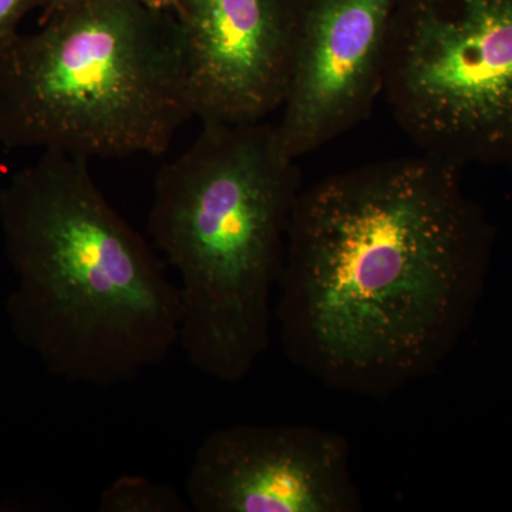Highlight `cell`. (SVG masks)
Returning <instances> with one entry per match:
<instances>
[{"instance_id": "11", "label": "cell", "mask_w": 512, "mask_h": 512, "mask_svg": "<svg viewBox=\"0 0 512 512\" xmlns=\"http://www.w3.org/2000/svg\"><path fill=\"white\" fill-rule=\"evenodd\" d=\"M80 2H83V0H49V3L45 6V12H43L42 18H40V25H43L47 20L62 15L67 10L79 5Z\"/></svg>"}, {"instance_id": "3", "label": "cell", "mask_w": 512, "mask_h": 512, "mask_svg": "<svg viewBox=\"0 0 512 512\" xmlns=\"http://www.w3.org/2000/svg\"><path fill=\"white\" fill-rule=\"evenodd\" d=\"M301 171L276 124H204L157 174L148 234L180 279V346L201 375L247 379L269 348Z\"/></svg>"}, {"instance_id": "10", "label": "cell", "mask_w": 512, "mask_h": 512, "mask_svg": "<svg viewBox=\"0 0 512 512\" xmlns=\"http://www.w3.org/2000/svg\"><path fill=\"white\" fill-rule=\"evenodd\" d=\"M49 0H0V57L18 39V28L22 19Z\"/></svg>"}, {"instance_id": "6", "label": "cell", "mask_w": 512, "mask_h": 512, "mask_svg": "<svg viewBox=\"0 0 512 512\" xmlns=\"http://www.w3.org/2000/svg\"><path fill=\"white\" fill-rule=\"evenodd\" d=\"M343 434L308 424H235L201 441L188 471L197 512H360Z\"/></svg>"}, {"instance_id": "1", "label": "cell", "mask_w": 512, "mask_h": 512, "mask_svg": "<svg viewBox=\"0 0 512 512\" xmlns=\"http://www.w3.org/2000/svg\"><path fill=\"white\" fill-rule=\"evenodd\" d=\"M461 171L420 154L302 188L276 288L289 362L370 399L443 366L476 316L495 244Z\"/></svg>"}, {"instance_id": "9", "label": "cell", "mask_w": 512, "mask_h": 512, "mask_svg": "<svg viewBox=\"0 0 512 512\" xmlns=\"http://www.w3.org/2000/svg\"><path fill=\"white\" fill-rule=\"evenodd\" d=\"M183 497L170 484L157 483L143 476L123 474L100 494V512H190Z\"/></svg>"}, {"instance_id": "12", "label": "cell", "mask_w": 512, "mask_h": 512, "mask_svg": "<svg viewBox=\"0 0 512 512\" xmlns=\"http://www.w3.org/2000/svg\"><path fill=\"white\" fill-rule=\"evenodd\" d=\"M141 5L151 10H157V12H165V10L175 9L177 6V0H136Z\"/></svg>"}, {"instance_id": "2", "label": "cell", "mask_w": 512, "mask_h": 512, "mask_svg": "<svg viewBox=\"0 0 512 512\" xmlns=\"http://www.w3.org/2000/svg\"><path fill=\"white\" fill-rule=\"evenodd\" d=\"M87 161L43 151L0 190L15 275L6 311L16 338L50 375L107 389L133 382L177 348L181 298Z\"/></svg>"}, {"instance_id": "7", "label": "cell", "mask_w": 512, "mask_h": 512, "mask_svg": "<svg viewBox=\"0 0 512 512\" xmlns=\"http://www.w3.org/2000/svg\"><path fill=\"white\" fill-rule=\"evenodd\" d=\"M397 0H312L303 8L279 138L301 158L369 119L383 94Z\"/></svg>"}, {"instance_id": "4", "label": "cell", "mask_w": 512, "mask_h": 512, "mask_svg": "<svg viewBox=\"0 0 512 512\" xmlns=\"http://www.w3.org/2000/svg\"><path fill=\"white\" fill-rule=\"evenodd\" d=\"M0 57V144L161 156L194 119L183 28L136 0H83Z\"/></svg>"}, {"instance_id": "8", "label": "cell", "mask_w": 512, "mask_h": 512, "mask_svg": "<svg viewBox=\"0 0 512 512\" xmlns=\"http://www.w3.org/2000/svg\"><path fill=\"white\" fill-rule=\"evenodd\" d=\"M195 117L256 123L281 109L303 8L293 0H177Z\"/></svg>"}, {"instance_id": "5", "label": "cell", "mask_w": 512, "mask_h": 512, "mask_svg": "<svg viewBox=\"0 0 512 512\" xmlns=\"http://www.w3.org/2000/svg\"><path fill=\"white\" fill-rule=\"evenodd\" d=\"M383 96L421 154L512 173V0H409Z\"/></svg>"}]
</instances>
